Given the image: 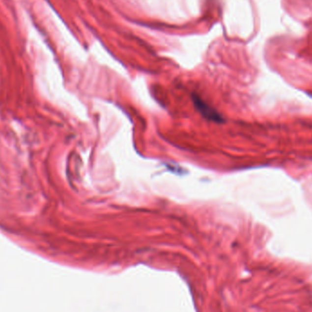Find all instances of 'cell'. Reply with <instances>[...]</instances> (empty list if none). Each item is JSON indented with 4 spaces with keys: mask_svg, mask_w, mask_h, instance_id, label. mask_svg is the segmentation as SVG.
I'll use <instances>...</instances> for the list:
<instances>
[{
    "mask_svg": "<svg viewBox=\"0 0 312 312\" xmlns=\"http://www.w3.org/2000/svg\"><path fill=\"white\" fill-rule=\"evenodd\" d=\"M193 101L195 102L196 106L198 107L199 112L204 115L205 118L215 121H221L222 118L221 116L217 113L216 111L211 109L208 105L202 102V100L199 97H194Z\"/></svg>",
    "mask_w": 312,
    "mask_h": 312,
    "instance_id": "6da1fadb",
    "label": "cell"
}]
</instances>
